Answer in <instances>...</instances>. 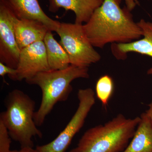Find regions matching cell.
<instances>
[{"label": "cell", "instance_id": "20", "mask_svg": "<svg viewBox=\"0 0 152 152\" xmlns=\"http://www.w3.org/2000/svg\"><path fill=\"white\" fill-rule=\"evenodd\" d=\"M149 109L146 111V113L150 117L152 121V102L148 105Z\"/></svg>", "mask_w": 152, "mask_h": 152}, {"label": "cell", "instance_id": "7", "mask_svg": "<svg viewBox=\"0 0 152 152\" xmlns=\"http://www.w3.org/2000/svg\"><path fill=\"white\" fill-rule=\"evenodd\" d=\"M17 18L6 3L0 0V62L16 69L21 51L14 29Z\"/></svg>", "mask_w": 152, "mask_h": 152}, {"label": "cell", "instance_id": "4", "mask_svg": "<svg viewBox=\"0 0 152 152\" xmlns=\"http://www.w3.org/2000/svg\"><path fill=\"white\" fill-rule=\"evenodd\" d=\"M6 110L0 115L11 138L18 142L21 148H33L34 137H42L34 121L35 102L20 90L9 93L6 98Z\"/></svg>", "mask_w": 152, "mask_h": 152}, {"label": "cell", "instance_id": "2", "mask_svg": "<svg viewBox=\"0 0 152 152\" xmlns=\"http://www.w3.org/2000/svg\"><path fill=\"white\" fill-rule=\"evenodd\" d=\"M140 117L127 118L119 114L104 125L89 129L77 147L69 152H122L132 138Z\"/></svg>", "mask_w": 152, "mask_h": 152}, {"label": "cell", "instance_id": "11", "mask_svg": "<svg viewBox=\"0 0 152 152\" xmlns=\"http://www.w3.org/2000/svg\"><path fill=\"white\" fill-rule=\"evenodd\" d=\"M14 29L20 50L39 42L43 41L50 30L42 22L31 19L17 18Z\"/></svg>", "mask_w": 152, "mask_h": 152}, {"label": "cell", "instance_id": "3", "mask_svg": "<svg viewBox=\"0 0 152 152\" xmlns=\"http://www.w3.org/2000/svg\"><path fill=\"white\" fill-rule=\"evenodd\" d=\"M88 68L70 65L62 70L39 73L26 82L37 86L42 92L40 106L34 115L37 126L43 124L46 118L58 102L66 101L73 88L71 83L75 79L88 78Z\"/></svg>", "mask_w": 152, "mask_h": 152}, {"label": "cell", "instance_id": "19", "mask_svg": "<svg viewBox=\"0 0 152 152\" xmlns=\"http://www.w3.org/2000/svg\"><path fill=\"white\" fill-rule=\"evenodd\" d=\"M10 152H40L38 151L37 149L33 148H21V149L19 151L14 150V151H11Z\"/></svg>", "mask_w": 152, "mask_h": 152}, {"label": "cell", "instance_id": "10", "mask_svg": "<svg viewBox=\"0 0 152 152\" xmlns=\"http://www.w3.org/2000/svg\"><path fill=\"white\" fill-rule=\"evenodd\" d=\"M137 24L141 29L144 37L127 43L112 44V52L117 58L124 59L126 58L125 55L129 52H135L152 58V23L141 19ZM147 74L152 75V68L148 71Z\"/></svg>", "mask_w": 152, "mask_h": 152}, {"label": "cell", "instance_id": "1", "mask_svg": "<svg viewBox=\"0 0 152 152\" xmlns=\"http://www.w3.org/2000/svg\"><path fill=\"white\" fill-rule=\"evenodd\" d=\"M122 0H104L87 23L83 25L87 37L94 47L109 43H127L139 39L142 31L134 21L126 7H120Z\"/></svg>", "mask_w": 152, "mask_h": 152}, {"label": "cell", "instance_id": "8", "mask_svg": "<svg viewBox=\"0 0 152 152\" xmlns=\"http://www.w3.org/2000/svg\"><path fill=\"white\" fill-rule=\"evenodd\" d=\"M17 70V81H18L51 70L44 41L36 42L21 50Z\"/></svg>", "mask_w": 152, "mask_h": 152}, {"label": "cell", "instance_id": "13", "mask_svg": "<svg viewBox=\"0 0 152 152\" xmlns=\"http://www.w3.org/2000/svg\"><path fill=\"white\" fill-rule=\"evenodd\" d=\"M140 120L127 147L122 152H152V121L146 113Z\"/></svg>", "mask_w": 152, "mask_h": 152}, {"label": "cell", "instance_id": "9", "mask_svg": "<svg viewBox=\"0 0 152 152\" xmlns=\"http://www.w3.org/2000/svg\"><path fill=\"white\" fill-rule=\"evenodd\" d=\"M19 19H27L42 22L50 31L56 32L61 23L47 15L38 0H3Z\"/></svg>", "mask_w": 152, "mask_h": 152}, {"label": "cell", "instance_id": "17", "mask_svg": "<svg viewBox=\"0 0 152 152\" xmlns=\"http://www.w3.org/2000/svg\"><path fill=\"white\" fill-rule=\"evenodd\" d=\"M6 75H7L11 80L17 81V69L10 67L0 62V76L4 77Z\"/></svg>", "mask_w": 152, "mask_h": 152}, {"label": "cell", "instance_id": "5", "mask_svg": "<svg viewBox=\"0 0 152 152\" xmlns=\"http://www.w3.org/2000/svg\"><path fill=\"white\" fill-rule=\"evenodd\" d=\"M56 32L61 38L60 44L67 53L71 65L88 68L100 60V55L88 39L83 24L61 23Z\"/></svg>", "mask_w": 152, "mask_h": 152}, {"label": "cell", "instance_id": "14", "mask_svg": "<svg viewBox=\"0 0 152 152\" xmlns=\"http://www.w3.org/2000/svg\"><path fill=\"white\" fill-rule=\"evenodd\" d=\"M49 31L44 39L49 66L51 70H62L70 65L69 56L65 49Z\"/></svg>", "mask_w": 152, "mask_h": 152}, {"label": "cell", "instance_id": "18", "mask_svg": "<svg viewBox=\"0 0 152 152\" xmlns=\"http://www.w3.org/2000/svg\"><path fill=\"white\" fill-rule=\"evenodd\" d=\"M127 8L130 11L132 10L138 4L137 0H125Z\"/></svg>", "mask_w": 152, "mask_h": 152}, {"label": "cell", "instance_id": "15", "mask_svg": "<svg viewBox=\"0 0 152 152\" xmlns=\"http://www.w3.org/2000/svg\"><path fill=\"white\" fill-rule=\"evenodd\" d=\"M114 88L113 81L108 75L102 76L97 82L96 86L97 97L105 107L107 106L113 93Z\"/></svg>", "mask_w": 152, "mask_h": 152}, {"label": "cell", "instance_id": "16", "mask_svg": "<svg viewBox=\"0 0 152 152\" xmlns=\"http://www.w3.org/2000/svg\"><path fill=\"white\" fill-rule=\"evenodd\" d=\"M7 129L0 121V152H10L11 140Z\"/></svg>", "mask_w": 152, "mask_h": 152}, {"label": "cell", "instance_id": "12", "mask_svg": "<svg viewBox=\"0 0 152 152\" xmlns=\"http://www.w3.org/2000/svg\"><path fill=\"white\" fill-rule=\"evenodd\" d=\"M49 10L55 13L60 8L73 11L75 15V23H87L96 9L102 4L104 0H48Z\"/></svg>", "mask_w": 152, "mask_h": 152}, {"label": "cell", "instance_id": "6", "mask_svg": "<svg viewBox=\"0 0 152 152\" xmlns=\"http://www.w3.org/2000/svg\"><path fill=\"white\" fill-rule=\"evenodd\" d=\"M95 92L91 88L80 89L78 107L66 127L49 143L38 146L40 152H65L74 137L83 127L89 113L95 103Z\"/></svg>", "mask_w": 152, "mask_h": 152}]
</instances>
